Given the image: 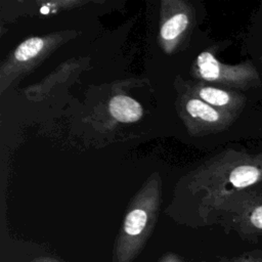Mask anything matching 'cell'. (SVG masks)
<instances>
[{
    "label": "cell",
    "instance_id": "6da1fadb",
    "mask_svg": "<svg viewBox=\"0 0 262 262\" xmlns=\"http://www.w3.org/2000/svg\"><path fill=\"white\" fill-rule=\"evenodd\" d=\"M196 64L200 76L207 81L242 90L261 85L260 74L251 61L234 66L223 64L212 53L204 51L199 54Z\"/></svg>",
    "mask_w": 262,
    "mask_h": 262
},
{
    "label": "cell",
    "instance_id": "7a4b0ae2",
    "mask_svg": "<svg viewBox=\"0 0 262 262\" xmlns=\"http://www.w3.org/2000/svg\"><path fill=\"white\" fill-rule=\"evenodd\" d=\"M200 98L211 106H217L228 111L233 115L234 111H241L245 103V97L215 87H203L199 91Z\"/></svg>",
    "mask_w": 262,
    "mask_h": 262
},
{
    "label": "cell",
    "instance_id": "3957f363",
    "mask_svg": "<svg viewBox=\"0 0 262 262\" xmlns=\"http://www.w3.org/2000/svg\"><path fill=\"white\" fill-rule=\"evenodd\" d=\"M111 115L122 123H133L142 117L141 105L133 98L125 95L113 97L108 104Z\"/></svg>",
    "mask_w": 262,
    "mask_h": 262
},
{
    "label": "cell",
    "instance_id": "277c9868",
    "mask_svg": "<svg viewBox=\"0 0 262 262\" xmlns=\"http://www.w3.org/2000/svg\"><path fill=\"white\" fill-rule=\"evenodd\" d=\"M186 110L191 117L200 119L210 125L223 126L232 119V114L220 112L198 98L190 99L186 103Z\"/></svg>",
    "mask_w": 262,
    "mask_h": 262
},
{
    "label": "cell",
    "instance_id": "5b68a950",
    "mask_svg": "<svg viewBox=\"0 0 262 262\" xmlns=\"http://www.w3.org/2000/svg\"><path fill=\"white\" fill-rule=\"evenodd\" d=\"M187 25L188 18L185 14H175L162 26L161 36L165 41H173L180 36V34L186 29Z\"/></svg>",
    "mask_w": 262,
    "mask_h": 262
},
{
    "label": "cell",
    "instance_id": "8992f818",
    "mask_svg": "<svg viewBox=\"0 0 262 262\" xmlns=\"http://www.w3.org/2000/svg\"><path fill=\"white\" fill-rule=\"evenodd\" d=\"M44 46V41L41 38L33 37L27 39L18 45L14 52V57L19 61H27L39 54Z\"/></svg>",
    "mask_w": 262,
    "mask_h": 262
},
{
    "label": "cell",
    "instance_id": "52a82bcc",
    "mask_svg": "<svg viewBox=\"0 0 262 262\" xmlns=\"http://www.w3.org/2000/svg\"><path fill=\"white\" fill-rule=\"evenodd\" d=\"M255 194L256 191H254L252 204L247 208V219L251 226L262 230V196Z\"/></svg>",
    "mask_w": 262,
    "mask_h": 262
},
{
    "label": "cell",
    "instance_id": "ba28073f",
    "mask_svg": "<svg viewBox=\"0 0 262 262\" xmlns=\"http://www.w3.org/2000/svg\"><path fill=\"white\" fill-rule=\"evenodd\" d=\"M159 262H184V260L177 254L174 253H167L162 256Z\"/></svg>",
    "mask_w": 262,
    "mask_h": 262
},
{
    "label": "cell",
    "instance_id": "9c48e42d",
    "mask_svg": "<svg viewBox=\"0 0 262 262\" xmlns=\"http://www.w3.org/2000/svg\"><path fill=\"white\" fill-rule=\"evenodd\" d=\"M31 262H63V261H61L59 258H55V257L42 256V257L35 258V259L32 260Z\"/></svg>",
    "mask_w": 262,
    "mask_h": 262
}]
</instances>
